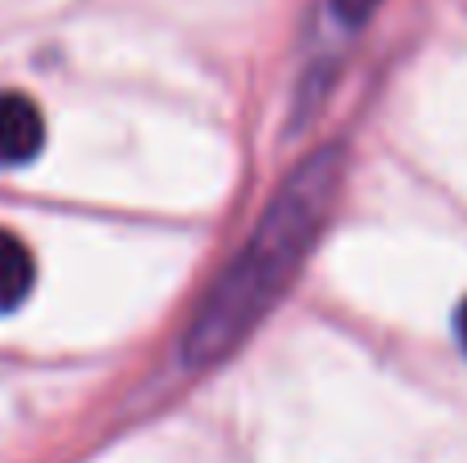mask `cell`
Wrapping results in <instances>:
<instances>
[{"instance_id": "4", "label": "cell", "mask_w": 467, "mask_h": 463, "mask_svg": "<svg viewBox=\"0 0 467 463\" xmlns=\"http://www.w3.org/2000/svg\"><path fill=\"white\" fill-rule=\"evenodd\" d=\"M378 5L381 0H332V13H337L345 25H361V21H369Z\"/></svg>"}, {"instance_id": "5", "label": "cell", "mask_w": 467, "mask_h": 463, "mask_svg": "<svg viewBox=\"0 0 467 463\" xmlns=\"http://www.w3.org/2000/svg\"><path fill=\"white\" fill-rule=\"evenodd\" d=\"M455 333H460V345L467 349V300L460 304V312H455Z\"/></svg>"}, {"instance_id": "1", "label": "cell", "mask_w": 467, "mask_h": 463, "mask_svg": "<svg viewBox=\"0 0 467 463\" xmlns=\"http://www.w3.org/2000/svg\"><path fill=\"white\" fill-rule=\"evenodd\" d=\"M340 177H345V148L324 144L307 160H299V169L279 185L254 234L230 259L218 283L205 292L197 316L189 320L181 341V361L189 369L218 365L222 357H230L258 328V320L283 300L337 205Z\"/></svg>"}, {"instance_id": "3", "label": "cell", "mask_w": 467, "mask_h": 463, "mask_svg": "<svg viewBox=\"0 0 467 463\" xmlns=\"http://www.w3.org/2000/svg\"><path fill=\"white\" fill-rule=\"evenodd\" d=\"M33 279H37L33 251L13 230H0V312L21 308L33 292Z\"/></svg>"}, {"instance_id": "2", "label": "cell", "mask_w": 467, "mask_h": 463, "mask_svg": "<svg viewBox=\"0 0 467 463\" xmlns=\"http://www.w3.org/2000/svg\"><path fill=\"white\" fill-rule=\"evenodd\" d=\"M46 148V115L21 90H0V169H21Z\"/></svg>"}]
</instances>
